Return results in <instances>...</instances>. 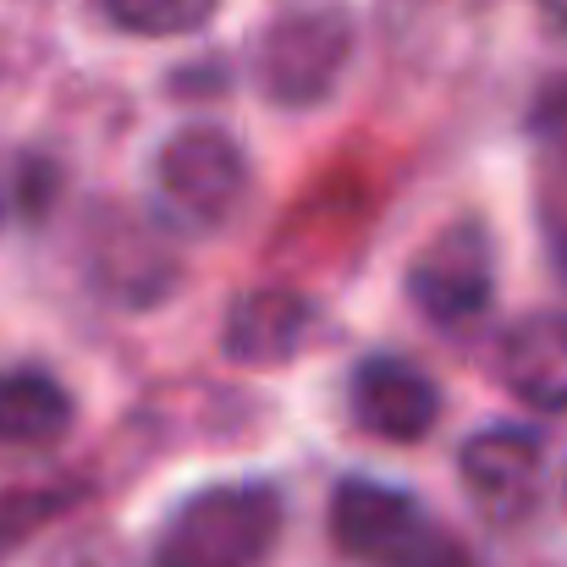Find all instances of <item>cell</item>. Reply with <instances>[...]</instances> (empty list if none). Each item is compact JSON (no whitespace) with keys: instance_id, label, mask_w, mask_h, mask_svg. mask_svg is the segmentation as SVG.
<instances>
[{"instance_id":"6da1fadb","label":"cell","mask_w":567,"mask_h":567,"mask_svg":"<svg viewBox=\"0 0 567 567\" xmlns=\"http://www.w3.org/2000/svg\"><path fill=\"white\" fill-rule=\"evenodd\" d=\"M281 518L270 485H204L161 524L150 567H259L281 540Z\"/></svg>"},{"instance_id":"7a4b0ae2","label":"cell","mask_w":567,"mask_h":567,"mask_svg":"<svg viewBox=\"0 0 567 567\" xmlns=\"http://www.w3.org/2000/svg\"><path fill=\"white\" fill-rule=\"evenodd\" d=\"M353 44H359V28H353V11L348 6H337V0L292 6V11H281L259 33L254 83L281 111L326 105L331 89L342 83L348 61H353Z\"/></svg>"},{"instance_id":"3957f363","label":"cell","mask_w":567,"mask_h":567,"mask_svg":"<svg viewBox=\"0 0 567 567\" xmlns=\"http://www.w3.org/2000/svg\"><path fill=\"white\" fill-rule=\"evenodd\" d=\"M331 540L370 567H474L408 491L359 474L331 491Z\"/></svg>"},{"instance_id":"277c9868","label":"cell","mask_w":567,"mask_h":567,"mask_svg":"<svg viewBox=\"0 0 567 567\" xmlns=\"http://www.w3.org/2000/svg\"><path fill=\"white\" fill-rule=\"evenodd\" d=\"M248 198V161L226 127H177L155 155V204L177 231H220Z\"/></svg>"},{"instance_id":"5b68a950","label":"cell","mask_w":567,"mask_h":567,"mask_svg":"<svg viewBox=\"0 0 567 567\" xmlns=\"http://www.w3.org/2000/svg\"><path fill=\"white\" fill-rule=\"evenodd\" d=\"M408 298L435 326H468L496 298V243L480 220L446 226L435 243H424L408 265Z\"/></svg>"},{"instance_id":"8992f818","label":"cell","mask_w":567,"mask_h":567,"mask_svg":"<svg viewBox=\"0 0 567 567\" xmlns=\"http://www.w3.org/2000/svg\"><path fill=\"white\" fill-rule=\"evenodd\" d=\"M457 474L491 524H518L535 513L546 485V446L529 430L491 424L457 446Z\"/></svg>"},{"instance_id":"52a82bcc","label":"cell","mask_w":567,"mask_h":567,"mask_svg":"<svg viewBox=\"0 0 567 567\" xmlns=\"http://www.w3.org/2000/svg\"><path fill=\"white\" fill-rule=\"evenodd\" d=\"M348 402H353V419L380 435V441H396V446H413L435 430L441 419V391L424 370H413L408 359H391V353H370L359 359V370L348 380Z\"/></svg>"},{"instance_id":"ba28073f","label":"cell","mask_w":567,"mask_h":567,"mask_svg":"<svg viewBox=\"0 0 567 567\" xmlns=\"http://www.w3.org/2000/svg\"><path fill=\"white\" fill-rule=\"evenodd\" d=\"M320 337V309L292 292V287H259V292H243L231 309H226V359L231 364H248V370H276V364H292L303 348H315Z\"/></svg>"},{"instance_id":"9c48e42d","label":"cell","mask_w":567,"mask_h":567,"mask_svg":"<svg viewBox=\"0 0 567 567\" xmlns=\"http://www.w3.org/2000/svg\"><path fill=\"white\" fill-rule=\"evenodd\" d=\"M502 380L518 402L567 413V315H529L502 342Z\"/></svg>"},{"instance_id":"30bf717a","label":"cell","mask_w":567,"mask_h":567,"mask_svg":"<svg viewBox=\"0 0 567 567\" xmlns=\"http://www.w3.org/2000/svg\"><path fill=\"white\" fill-rule=\"evenodd\" d=\"M72 430V396L44 370L0 375V446H55Z\"/></svg>"},{"instance_id":"8fae6325","label":"cell","mask_w":567,"mask_h":567,"mask_svg":"<svg viewBox=\"0 0 567 567\" xmlns=\"http://www.w3.org/2000/svg\"><path fill=\"white\" fill-rule=\"evenodd\" d=\"M220 0H105V17L138 39H183L215 17Z\"/></svg>"},{"instance_id":"7c38bea8","label":"cell","mask_w":567,"mask_h":567,"mask_svg":"<svg viewBox=\"0 0 567 567\" xmlns=\"http://www.w3.org/2000/svg\"><path fill=\"white\" fill-rule=\"evenodd\" d=\"M535 204H540V231H546V248H551V259L567 270V138H551V150H546Z\"/></svg>"},{"instance_id":"4fadbf2b","label":"cell","mask_w":567,"mask_h":567,"mask_svg":"<svg viewBox=\"0 0 567 567\" xmlns=\"http://www.w3.org/2000/svg\"><path fill=\"white\" fill-rule=\"evenodd\" d=\"M535 127H540L546 138H567V78L540 94V105H535Z\"/></svg>"},{"instance_id":"5bb4252c","label":"cell","mask_w":567,"mask_h":567,"mask_svg":"<svg viewBox=\"0 0 567 567\" xmlns=\"http://www.w3.org/2000/svg\"><path fill=\"white\" fill-rule=\"evenodd\" d=\"M540 11H546V22H551V28H563L567 33V0H540Z\"/></svg>"}]
</instances>
